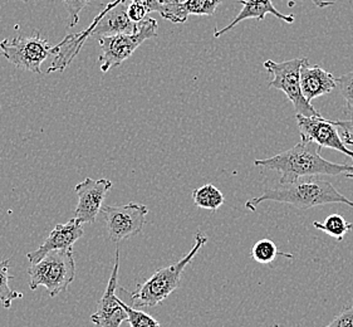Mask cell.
Returning <instances> with one entry per match:
<instances>
[{
    "label": "cell",
    "instance_id": "7c38bea8",
    "mask_svg": "<svg viewBox=\"0 0 353 327\" xmlns=\"http://www.w3.org/2000/svg\"><path fill=\"white\" fill-rule=\"evenodd\" d=\"M82 224L83 223H81L76 218H73L64 224H57L56 227L53 228V230L50 232L48 238L38 247V249L27 253V258L30 264L41 262L43 258L50 252L72 248L73 244L85 235Z\"/></svg>",
    "mask_w": 353,
    "mask_h": 327
},
{
    "label": "cell",
    "instance_id": "9a60e30c",
    "mask_svg": "<svg viewBox=\"0 0 353 327\" xmlns=\"http://www.w3.org/2000/svg\"><path fill=\"white\" fill-rule=\"evenodd\" d=\"M221 1L223 0H172L160 15L166 21L181 24L188 21L191 14L212 17L216 13Z\"/></svg>",
    "mask_w": 353,
    "mask_h": 327
},
{
    "label": "cell",
    "instance_id": "d6986e66",
    "mask_svg": "<svg viewBox=\"0 0 353 327\" xmlns=\"http://www.w3.org/2000/svg\"><path fill=\"white\" fill-rule=\"evenodd\" d=\"M278 256L287 257L290 259H293V255L279 252L276 248V243L272 242L270 239H261L255 243L252 248V258L258 264H272L273 261H276Z\"/></svg>",
    "mask_w": 353,
    "mask_h": 327
},
{
    "label": "cell",
    "instance_id": "52a82bcc",
    "mask_svg": "<svg viewBox=\"0 0 353 327\" xmlns=\"http://www.w3.org/2000/svg\"><path fill=\"white\" fill-rule=\"evenodd\" d=\"M0 50L3 56L17 68L41 75L43 62L56 53V46L53 47L36 30L32 36L1 41Z\"/></svg>",
    "mask_w": 353,
    "mask_h": 327
},
{
    "label": "cell",
    "instance_id": "d4e9b609",
    "mask_svg": "<svg viewBox=\"0 0 353 327\" xmlns=\"http://www.w3.org/2000/svg\"><path fill=\"white\" fill-rule=\"evenodd\" d=\"M333 123L339 128V134L343 140V143H346L347 146L353 145V119L352 120H337L333 121Z\"/></svg>",
    "mask_w": 353,
    "mask_h": 327
},
{
    "label": "cell",
    "instance_id": "277c9868",
    "mask_svg": "<svg viewBox=\"0 0 353 327\" xmlns=\"http://www.w3.org/2000/svg\"><path fill=\"white\" fill-rule=\"evenodd\" d=\"M28 275L32 291L43 286L50 297H56L65 291L76 277L73 248L50 252L41 262L29 266Z\"/></svg>",
    "mask_w": 353,
    "mask_h": 327
},
{
    "label": "cell",
    "instance_id": "f546056e",
    "mask_svg": "<svg viewBox=\"0 0 353 327\" xmlns=\"http://www.w3.org/2000/svg\"><path fill=\"white\" fill-rule=\"evenodd\" d=\"M176 1H183V0H176Z\"/></svg>",
    "mask_w": 353,
    "mask_h": 327
},
{
    "label": "cell",
    "instance_id": "603a6c76",
    "mask_svg": "<svg viewBox=\"0 0 353 327\" xmlns=\"http://www.w3.org/2000/svg\"><path fill=\"white\" fill-rule=\"evenodd\" d=\"M325 327H353V305L339 313Z\"/></svg>",
    "mask_w": 353,
    "mask_h": 327
},
{
    "label": "cell",
    "instance_id": "44dd1931",
    "mask_svg": "<svg viewBox=\"0 0 353 327\" xmlns=\"http://www.w3.org/2000/svg\"><path fill=\"white\" fill-rule=\"evenodd\" d=\"M336 81L341 96L346 101L347 111L353 116V71L342 75Z\"/></svg>",
    "mask_w": 353,
    "mask_h": 327
},
{
    "label": "cell",
    "instance_id": "6da1fadb",
    "mask_svg": "<svg viewBox=\"0 0 353 327\" xmlns=\"http://www.w3.org/2000/svg\"><path fill=\"white\" fill-rule=\"evenodd\" d=\"M322 148L317 143L301 140L292 149L285 150L276 157L255 160V166L281 174V184H292L302 179H311L321 175L336 177L352 172L353 165L331 163L321 155Z\"/></svg>",
    "mask_w": 353,
    "mask_h": 327
},
{
    "label": "cell",
    "instance_id": "cb8c5ba5",
    "mask_svg": "<svg viewBox=\"0 0 353 327\" xmlns=\"http://www.w3.org/2000/svg\"><path fill=\"white\" fill-rule=\"evenodd\" d=\"M128 3H134V4H140L142 7L146 8L148 12H157L159 14H161L163 9L169 6L172 0H128Z\"/></svg>",
    "mask_w": 353,
    "mask_h": 327
},
{
    "label": "cell",
    "instance_id": "7402d4cb",
    "mask_svg": "<svg viewBox=\"0 0 353 327\" xmlns=\"http://www.w3.org/2000/svg\"><path fill=\"white\" fill-rule=\"evenodd\" d=\"M63 3L64 8L67 9L68 15H70V21L68 27H74L77 26L79 21V14L92 0H61Z\"/></svg>",
    "mask_w": 353,
    "mask_h": 327
},
{
    "label": "cell",
    "instance_id": "f1b7e54d",
    "mask_svg": "<svg viewBox=\"0 0 353 327\" xmlns=\"http://www.w3.org/2000/svg\"><path fill=\"white\" fill-rule=\"evenodd\" d=\"M273 327H281V326H279V325H278V324H276V325H274V326H273Z\"/></svg>",
    "mask_w": 353,
    "mask_h": 327
},
{
    "label": "cell",
    "instance_id": "3957f363",
    "mask_svg": "<svg viewBox=\"0 0 353 327\" xmlns=\"http://www.w3.org/2000/svg\"><path fill=\"white\" fill-rule=\"evenodd\" d=\"M208 243V235L203 232L195 235V243L190 252L175 264L163 267L146 279L139 284L137 288L130 293V299L134 307H156L161 305L180 285L185 268L198 255L199 250Z\"/></svg>",
    "mask_w": 353,
    "mask_h": 327
},
{
    "label": "cell",
    "instance_id": "5b68a950",
    "mask_svg": "<svg viewBox=\"0 0 353 327\" xmlns=\"http://www.w3.org/2000/svg\"><path fill=\"white\" fill-rule=\"evenodd\" d=\"M307 58H294L284 62H274L268 59L264 62V68L273 76L272 82H269L270 88L281 90L285 93L288 100L292 102L297 115L304 117H318L322 115L312 106L302 92L301 86V68Z\"/></svg>",
    "mask_w": 353,
    "mask_h": 327
},
{
    "label": "cell",
    "instance_id": "7a4b0ae2",
    "mask_svg": "<svg viewBox=\"0 0 353 327\" xmlns=\"http://www.w3.org/2000/svg\"><path fill=\"white\" fill-rule=\"evenodd\" d=\"M263 201L290 204L304 210L325 204H346L353 208L352 200L347 199L330 181L313 178L302 179L292 184H281L274 189H268L261 197L248 200L245 206L255 212L256 206Z\"/></svg>",
    "mask_w": 353,
    "mask_h": 327
},
{
    "label": "cell",
    "instance_id": "30bf717a",
    "mask_svg": "<svg viewBox=\"0 0 353 327\" xmlns=\"http://www.w3.org/2000/svg\"><path fill=\"white\" fill-rule=\"evenodd\" d=\"M297 123L302 140L317 143L321 148L337 150L353 160V150L348 149L343 143L339 128L332 120H325L323 116L304 117L297 115Z\"/></svg>",
    "mask_w": 353,
    "mask_h": 327
},
{
    "label": "cell",
    "instance_id": "83f0119b",
    "mask_svg": "<svg viewBox=\"0 0 353 327\" xmlns=\"http://www.w3.org/2000/svg\"><path fill=\"white\" fill-rule=\"evenodd\" d=\"M345 177H346L347 179H352L353 180V171L352 172H347V174H345Z\"/></svg>",
    "mask_w": 353,
    "mask_h": 327
},
{
    "label": "cell",
    "instance_id": "484cf974",
    "mask_svg": "<svg viewBox=\"0 0 353 327\" xmlns=\"http://www.w3.org/2000/svg\"><path fill=\"white\" fill-rule=\"evenodd\" d=\"M148 9L145 7H142L140 4H134V3H128V14L130 17V19L139 24L141 21H145V17L148 15Z\"/></svg>",
    "mask_w": 353,
    "mask_h": 327
},
{
    "label": "cell",
    "instance_id": "e0dca14e",
    "mask_svg": "<svg viewBox=\"0 0 353 327\" xmlns=\"http://www.w3.org/2000/svg\"><path fill=\"white\" fill-rule=\"evenodd\" d=\"M313 227L325 232V235H331L334 239H337L339 242L343 241L345 235L352 230L353 223L348 221L339 214H332L330 215L323 223L321 221H313Z\"/></svg>",
    "mask_w": 353,
    "mask_h": 327
},
{
    "label": "cell",
    "instance_id": "9c48e42d",
    "mask_svg": "<svg viewBox=\"0 0 353 327\" xmlns=\"http://www.w3.org/2000/svg\"><path fill=\"white\" fill-rule=\"evenodd\" d=\"M119 270H120V250H116V259L111 277L108 279L105 293L99 299L97 311L91 316V322L97 327H121L128 321V316L123 301L116 296L119 286Z\"/></svg>",
    "mask_w": 353,
    "mask_h": 327
},
{
    "label": "cell",
    "instance_id": "ffe728a7",
    "mask_svg": "<svg viewBox=\"0 0 353 327\" xmlns=\"http://www.w3.org/2000/svg\"><path fill=\"white\" fill-rule=\"evenodd\" d=\"M123 307L126 310L128 316V324L131 327H161L159 321L155 320L149 313L134 308V307L128 306L123 302Z\"/></svg>",
    "mask_w": 353,
    "mask_h": 327
},
{
    "label": "cell",
    "instance_id": "2e32d148",
    "mask_svg": "<svg viewBox=\"0 0 353 327\" xmlns=\"http://www.w3.org/2000/svg\"><path fill=\"white\" fill-rule=\"evenodd\" d=\"M192 200L201 209L216 210L225 203V197L215 185L206 184L192 192Z\"/></svg>",
    "mask_w": 353,
    "mask_h": 327
},
{
    "label": "cell",
    "instance_id": "4fadbf2b",
    "mask_svg": "<svg viewBox=\"0 0 353 327\" xmlns=\"http://www.w3.org/2000/svg\"><path fill=\"white\" fill-rule=\"evenodd\" d=\"M301 86L305 100H312L332 92L337 87V81L332 73L325 71L321 66H310L308 58L301 68Z\"/></svg>",
    "mask_w": 353,
    "mask_h": 327
},
{
    "label": "cell",
    "instance_id": "5bb4252c",
    "mask_svg": "<svg viewBox=\"0 0 353 327\" xmlns=\"http://www.w3.org/2000/svg\"><path fill=\"white\" fill-rule=\"evenodd\" d=\"M243 8H241L239 14L235 17L229 26H226L220 30H215L214 37L215 38H220L221 36H224L225 33H228L229 30L238 26L241 21H245V19H264L265 15L272 14L274 15L278 19L284 21L285 23H293L294 21V15L293 14H283L274 6H273V1L272 0H239Z\"/></svg>",
    "mask_w": 353,
    "mask_h": 327
},
{
    "label": "cell",
    "instance_id": "ba28073f",
    "mask_svg": "<svg viewBox=\"0 0 353 327\" xmlns=\"http://www.w3.org/2000/svg\"><path fill=\"white\" fill-rule=\"evenodd\" d=\"M148 214L149 208L137 203L103 206L101 210L106 223L107 233L113 243H120L140 235L146 224Z\"/></svg>",
    "mask_w": 353,
    "mask_h": 327
},
{
    "label": "cell",
    "instance_id": "4316f807",
    "mask_svg": "<svg viewBox=\"0 0 353 327\" xmlns=\"http://www.w3.org/2000/svg\"><path fill=\"white\" fill-rule=\"evenodd\" d=\"M312 1H313L314 6L318 8L331 7V6L336 4L334 1H325V0H312Z\"/></svg>",
    "mask_w": 353,
    "mask_h": 327
},
{
    "label": "cell",
    "instance_id": "8992f818",
    "mask_svg": "<svg viewBox=\"0 0 353 327\" xmlns=\"http://www.w3.org/2000/svg\"><path fill=\"white\" fill-rule=\"evenodd\" d=\"M159 26L154 18L145 19L139 24V30L134 34H117V36L99 38L101 54L99 63L101 71L108 72L119 67L131 57L142 43L150 38L157 37Z\"/></svg>",
    "mask_w": 353,
    "mask_h": 327
},
{
    "label": "cell",
    "instance_id": "4dcf8cb0",
    "mask_svg": "<svg viewBox=\"0 0 353 327\" xmlns=\"http://www.w3.org/2000/svg\"><path fill=\"white\" fill-rule=\"evenodd\" d=\"M21 1H27V0H21Z\"/></svg>",
    "mask_w": 353,
    "mask_h": 327
},
{
    "label": "cell",
    "instance_id": "ac0fdd59",
    "mask_svg": "<svg viewBox=\"0 0 353 327\" xmlns=\"http://www.w3.org/2000/svg\"><path fill=\"white\" fill-rule=\"evenodd\" d=\"M9 259L0 261V304L6 310L12 307L14 299H23L21 292L15 291L9 286V281L14 278V276L9 275Z\"/></svg>",
    "mask_w": 353,
    "mask_h": 327
},
{
    "label": "cell",
    "instance_id": "8fae6325",
    "mask_svg": "<svg viewBox=\"0 0 353 327\" xmlns=\"http://www.w3.org/2000/svg\"><path fill=\"white\" fill-rule=\"evenodd\" d=\"M112 188V181L108 179L87 178L76 185L78 203L74 210V218L81 223H94L102 210L103 200L108 190Z\"/></svg>",
    "mask_w": 353,
    "mask_h": 327
}]
</instances>
